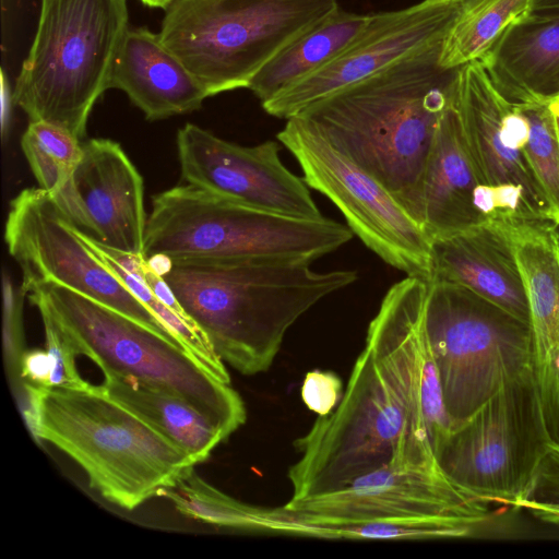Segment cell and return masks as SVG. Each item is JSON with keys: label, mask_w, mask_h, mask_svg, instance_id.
Returning <instances> with one entry per match:
<instances>
[{"label": "cell", "mask_w": 559, "mask_h": 559, "mask_svg": "<svg viewBox=\"0 0 559 559\" xmlns=\"http://www.w3.org/2000/svg\"><path fill=\"white\" fill-rule=\"evenodd\" d=\"M441 47L414 52L295 116L384 186L416 223L421 175L453 102L455 69L439 64Z\"/></svg>", "instance_id": "1"}, {"label": "cell", "mask_w": 559, "mask_h": 559, "mask_svg": "<svg viewBox=\"0 0 559 559\" xmlns=\"http://www.w3.org/2000/svg\"><path fill=\"white\" fill-rule=\"evenodd\" d=\"M218 357L245 376L265 372L290 326L353 270L317 272L309 262L146 258Z\"/></svg>", "instance_id": "2"}, {"label": "cell", "mask_w": 559, "mask_h": 559, "mask_svg": "<svg viewBox=\"0 0 559 559\" xmlns=\"http://www.w3.org/2000/svg\"><path fill=\"white\" fill-rule=\"evenodd\" d=\"M25 417L33 435L51 443L88 477L90 486L133 510L171 486L192 459L99 388L25 383Z\"/></svg>", "instance_id": "3"}, {"label": "cell", "mask_w": 559, "mask_h": 559, "mask_svg": "<svg viewBox=\"0 0 559 559\" xmlns=\"http://www.w3.org/2000/svg\"><path fill=\"white\" fill-rule=\"evenodd\" d=\"M41 321L105 376L132 379L179 396L229 437L247 418L241 396L193 354L146 325L64 286L26 292Z\"/></svg>", "instance_id": "4"}, {"label": "cell", "mask_w": 559, "mask_h": 559, "mask_svg": "<svg viewBox=\"0 0 559 559\" xmlns=\"http://www.w3.org/2000/svg\"><path fill=\"white\" fill-rule=\"evenodd\" d=\"M128 0H41L12 102L29 118L85 135L92 108L110 88L129 28Z\"/></svg>", "instance_id": "5"}, {"label": "cell", "mask_w": 559, "mask_h": 559, "mask_svg": "<svg viewBox=\"0 0 559 559\" xmlns=\"http://www.w3.org/2000/svg\"><path fill=\"white\" fill-rule=\"evenodd\" d=\"M331 218L287 216L176 186L154 195L144 233L145 258L181 260H314L353 237Z\"/></svg>", "instance_id": "6"}, {"label": "cell", "mask_w": 559, "mask_h": 559, "mask_svg": "<svg viewBox=\"0 0 559 559\" xmlns=\"http://www.w3.org/2000/svg\"><path fill=\"white\" fill-rule=\"evenodd\" d=\"M338 8L337 0H173L158 34L213 96L248 88L267 62Z\"/></svg>", "instance_id": "7"}, {"label": "cell", "mask_w": 559, "mask_h": 559, "mask_svg": "<svg viewBox=\"0 0 559 559\" xmlns=\"http://www.w3.org/2000/svg\"><path fill=\"white\" fill-rule=\"evenodd\" d=\"M425 325L451 430L533 366L531 323L462 285L428 283Z\"/></svg>", "instance_id": "8"}, {"label": "cell", "mask_w": 559, "mask_h": 559, "mask_svg": "<svg viewBox=\"0 0 559 559\" xmlns=\"http://www.w3.org/2000/svg\"><path fill=\"white\" fill-rule=\"evenodd\" d=\"M404 437L403 408L365 347L336 407L318 415L311 428L294 442L299 459L287 474L290 500L340 490L392 463Z\"/></svg>", "instance_id": "9"}, {"label": "cell", "mask_w": 559, "mask_h": 559, "mask_svg": "<svg viewBox=\"0 0 559 559\" xmlns=\"http://www.w3.org/2000/svg\"><path fill=\"white\" fill-rule=\"evenodd\" d=\"M549 445L532 366L450 430L435 457L441 473L464 492L516 507Z\"/></svg>", "instance_id": "10"}, {"label": "cell", "mask_w": 559, "mask_h": 559, "mask_svg": "<svg viewBox=\"0 0 559 559\" xmlns=\"http://www.w3.org/2000/svg\"><path fill=\"white\" fill-rule=\"evenodd\" d=\"M428 283L406 276L392 285L366 335L405 416L403 445L390 463L399 467L439 468L435 453L451 430L425 325Z\"/></svg>", "instance_id": "11"}, {"label": "cell", "mask_w": 559, "mask_h": 559, "mask_svg": "<svg viewBox=\"0 0 559 559\" xmlns=\"http://www.w3.org/2000/svg\"><path fill=\"white\" fill-rule=\"evenodd\" d=\"M277 140L296 158L308 187L334 203L370 250L407 276L431 281V243L384 186L299 117L286 120Z\"/></svg>", "instance_id": "12"}, {"label": "cell", "mask_w": 559, "mask_h": 559, "mask_svg": "<svg viewBox=\"0 0 559 559\" xmlns=\"http://www.w3.org/2000/svg\"><path fill=\"white\" fill-rule=\"evenodd\" d=\"M4 239L22 271L25 292L50 283L70 288L130 317L188 348L84 243L43 188L21 191L10 203Z\"/></svg>", "instance_id": "13"}, {"label": "cell", "mask_w": 559, "mask_h": 559, "mask_svg": "<svg viewBox=\"0 0 559 559\" xmlns=\"http://www.w3.org/2000/svg\"><path fill=\"white\" fill-rule=\"evenodd\" d=\"M489 502L453 485L439 468L386 464L328 493L271 509L270 531L293 523H355L402 518H440L476 528L490 519Z\"/></svg>", "instance_id": "14"}, {"label": "cell", "mask_w": 559, "mask_h": 559, "mask_svg": "<svg viewBox=\"0 0 559 559\" xmlns=\"http://www.w3.org/2000/svg\"><path fill=\"white\" fill-rule=\"evenodd\" d=\"M453 105L478 182L493 193L489 221L559 226L524 150L503 139L502 122L511 104L497 92L478 60L455 69Z\"/></svg>", "instance_id": "15"}, {"label": "cell", "mask_w": 559, "mask_h": 559, "mask_svg": "<svg viewBox=\"0 0 559 559\" xmlns=\"http://www.w3.org/2000/svg\"><path fill=\"white\" fill-rule=\"evenodd\" d=\"M459 11L460 0H421L373 13L368 26L342 53L261 105L273 117L290 119L394 62L443 43Z\"/></svg>", "instance_id": "16"}, {"label": "cell", "mask_w": 559, "mask_h": 559, "mask_svg": "<svg viewBox=\"0 0 559 559\" xmlns=\"http://www.w3.org/2000/svg\"><path fill=\"white\" fill-rule=\"evenodd\" d=\"M182 178L188 185L257 209L307 219L324 217L305 180L281 160V146L267 140L242 146L193 123L176 136Z\"/></svg>", "instance_id": "17"}, {"label": "cell", "mask_w": 559, "mask_h": 559, "mask_svg": "<svg viewBox=\"0 0 559 559\" xmlns=\"http://www.w3.org/2000/svg\"><path fill=\"white\" fill-rule=\"evenodd\" d=\"M51 195L76 229L109 248L143 254V180L117 142L84 143L72 176Z\"/></svg>", "instance_id": "18"}, {"label": "cell", "mask_w": 559, "mask_h": 559, "mask_svg": "<svg viewBox=\"0 0 559 559\" xmlns=\"http://www.w3.org/2000/svg\"><path fill=\"white\" fill-rule=\"evenodd\" d=\"M513 229L509 223L487 221L431 241V281L467 287L531 323Z\"/></svg>", "instance_id": "19"}, {"label": "cell", "mask_w": 559, "mask_h": 559, "mask_svg": "<svg viewBox=\"0 0 559 559\" xmlns=\"http://www.w3.org/2000/svg\"><path fill=\"white\" fill-rule=\"evenodd\" d=\"M478 185L452 102L439 122L419 185L417 223L430 243L486 222L475 205Z\"/></svg>", "instance_id": "20"}, {"label": "cell", "mask_w": 559, "mask_h": 559, "mask_svg": "<svg viewBox=\"0 0 559 559\" xmlns=\"http://www.w3.org/2000/svg\"><path fill=\"white\" fill-rule=\"evenodd\" d=\"M478 61L510 104H549L559 97V15L519 17Z\"/></svg>", "instance_id": "21"}, {"label": "cell", "mask_w": 559, "mask_h": 559, "mask_svg": "<svg viewBox=\"0 0 559 559\" xmlns=\"http://www.w3.org/2000/svg\"><path fill=\"white\" fill-rule=\"evenodd\" d=\"M110 88L121 90L148 120L201 107L209 93L158 33L129 27L117 53Z\"/></svg>", "instance_id": "22"}, {"label": "cell", "mask_w": 559, "mask_h": 559, "mask_svg": "<svg viewBox=\"0 0 559 559\" xmlns=\"http://www.w3.org/2000/svg\"><path fill=\"white\" fill-rule=\"evenodd\" d=\"M552 224L513 229L515 254L525 284L536 366L559 362V234Z\"/></svg>", "instance_id": "23"}, {"label": "cell", "mask_w": 559, "mask_h": 559, "mask_svg": "<svg viewBox=\"0 0 559 559\" xmlns=\"http://www.w3.org/2000/svg\"><path fill=\"white\" fill-rule=\"evenodd\" d=\"M100 390L185 451L194 464L205 461L228 437L177 395L117 376H105Z\"/></svg>", "instance_id": "24"}, {"label": "cell", "mask_w": 559, "mask_h": 559, "mask_svg": "<svg viewBox=\"0 0 559 559\" xmlns=\"http://www.w3.org/2000/svg\"><path fill=\"white\" fill-rule=\"evenodd\" d=\"M372 14L338 8L267 62L248 88L261 103L270 99L342 53L368 26Z\"/></svg>", "instance_id": "25"}, {"label": "cell", "mask_w": 559, "mask_h": 559, "mask_svg": "<svg viewBox=\"0 0 559 559\" xmlns=\"http://www.w3.org/2000/svg\"><path fill=\"white\" fill-rule=\"evenodd\" d=\"M84 243L102 262L183 343L216 378L229 383V373L202 331L183 320L152 292L143 278L141 261L144 254H134L109 248L76 229Z\"/></svg>", "instance_id": "26"}, {"label": "cell", "mask_w": 559, "mask_h": 559, "mask_svg": "<svg viewBox=\"0 0 559 559\" xmlns=\"http://www.w3.org/2000/svg\"><path fill=\"white\" fill-rule=\"evenodd\" d=\"M533 0H460V11L441 47L439 64L456 69L478 60L507 26L527 14Z\"/></svg>", "instance_id": "27"}, {"label": "cell", "mask_w": 559, "mask_h": 559, "mask_svg": "<svg viewBox=\"0 0 559 559\" xmlns=\"http://www.w3.org/2000/svg\"><path fill=\"white\" fill-rule=\"evenodd\" d=\"M159 496L170 500L181 514L216 525L246 531H269L270 509L243 503L216 489L194 471L186 469Z\"/></svg>", "instance_id": "28"}, {"label": "cell", "mask_w": 559, "mask_h": 559, "mask_svg": "<svg viewBox=\"0 0 559 559\" xmlns=\"http://www.w3.org/2000/svg\"><path fill=\"white\" fill-rule=\"evenodd\" d=\"M477 528L466 522L440 518H402L355 523H293L282 533L329 539L404 540L464 537Z\"/></svg>", "instance_id": "29"}, {"label": "cell", "mask_w": 559, "mask_h": 559, "mask_svg": "<svg viewBox=\"0 0 559 559\" xmlns=\"http://www.w3.org/2000/svg\"><path fill=\"white\" fill-rule=\"evenodd\" d=\"M21 146L39 187L50 194L66 185L83 156L79 138L46 121H29Z\"/></svg>", "instance_id": "30"}, {"label": "cell", "mask_w": 559, "mask_h": 559, "mask_svg": "<svg viewBox=\"0 0 559 559\" xmlns=\"http://www.w3.org/2000/svg\"><path fill=\"white\" fill-rule=\"evenodd\" d=\"M528 122L524 152L559 218V134L549 104L516 105Z\"/></svg>", "instance_id": "31"}, {"label": "cell", "mask_w": 559, "mask_h": 559, "mask_svg": "<svg viewBox=\"0 0 559 559\" xmlns=\"http://www.w3.org/2000/svg\"><path fill=\"white\" fill-rule=\"evenodd\" d=\"M515 508L559 525V448L549 445Z\"/></svg>", "instance_id": "32"}, {"label": "cell", "mask_w": 559, "mask_h": 559, "mask_svg": "<svg viewBox=\"0 0 559 559\" xmlns=\"http://www.w3.org/2000/svg\"><path fill=\"white\" fill-rule=\"evenodd\" d=\"M47 352L51 359V373L48 386L86 389L92 384L85 381L78 371L75 357L78 356L56 328L43 321Z\"/></svg>", "instance_id": "33"}, {"label": "cell", "mask_w": 559, "mask_h": 559, "mask_svg": "<svg viewBox=\"0 0 559 559\" xmlns=\"http://www.w3.org/2000/svg\"><path fill=\"white\" fill-rule=\"evenodd\" d=\"M302 402L313 413L322 416L331 413L341 401L344 389L341 378L333 371H309L302 382Z\"/></svg>", "instance_id": "34"}, {"label": "cell", "mask_w": 559, "mask_h": 559, "mask_svg": "<svg viewBox=\"0 0 559 559\" xmlns=\"http://www.w3.org/2000/svg\"><path fill=\"white\" fill-rule=\"evenodd\" d=\"M51 373V359L48 352L40 349L24 353L21 358V376L26 383L35 385H49Z\"/></svg>", "instance_id": "35"}, {"label": "cell", "mask_w": 559, "mask_h": 559, "mask_svg": "<svg viewBox=\"0 0 559 559\" xmlns=\"http://www.w3.org/2000/svg\"><path fill=\"white\" fill-rule=\"evenodd\" d=\"M531 13L559 15V0H533Z\"/></svg>", "instance_id": "36"}, {"label": "cell", "mask_w": 559, "mask_h": 559, "mask_svg": "<svg viewBox=\"0 0 559 559\" xmlns=\"http://www.w3.org/2000/svg\"><path fill=\"white\" fill-rule=\"evenodd\" d=\"M549 108L555 118L556 127L559 134V97L549 103Z\"/></svg>", "instance_id": "37"}, {"label": "cell", "mask_w": 559, "mask_h": 559, "mask_svg": "<svg viewBox=\"0 0 559 559\" xmlns=\"http://www.w3.org/2000/svg\"><path fill=\"white\" fill-rule=\"evenodd\" d=\"M173 0H141L147 7L165 9Z\"/></svg>", "instance_id": "38"}]
</instances>
